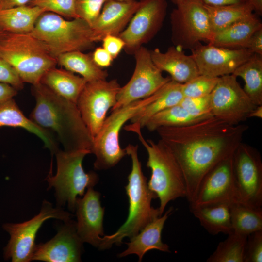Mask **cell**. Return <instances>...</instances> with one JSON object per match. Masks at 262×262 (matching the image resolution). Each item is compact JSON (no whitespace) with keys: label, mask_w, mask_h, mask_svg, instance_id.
<instances>
[{"label":"cell","mask_w":262,"mask_h":262,"mask_svg":"<svg viewBox=\"0 0 262 262\" xmlns=\"http://www.w3.org/2000/svg\"><path fill=\"white\" fill-rule=\"evenodd\" d=\"M30 34L56 59L66 52L89 49L96 43L91 26L85 21L80 18L66 20L50 12L40 16Z\"/></svg>","instance_id":"6"},{"label":"cell","mask_w":262,"mask_h":262,"mask_svg":"<svg viewBox=\"0 0 262 262\" xmlns=\"http://www.w3.org/2000/svg\"><path fill=\"white\" fill-rule=\"evenodd\" d=\"M140 5L131 2L107 0L98 18L91 26L96 42L107 35H118L126 27Z\"/></svg>","instance_id":"20"},{"label":"cell","mask_w":262,"mask_h":262,"mask_svg":"<svg viewBox=\"0 0 262 262\" xmlns=\"http://www.w3.org/2000/svg\"><path fill=\"white\" fill-rule=\"evenodd\" d=\"M233 232L245 235L262 230V208L234 202L229 205Z\"/></svg>","instance_id":"32"},{"label":"cell","mask_w":262,"mask_h":262,"mask_svg":"<svg viewBox=\"0 0 262 262\" xmlns=\"http://www.w3.org/2000/svg\"><path fill=\"white\" fill-rule=\"evenodd\" d=\"M32 93L36 104L30 119L41 128L55 132L64 150H85L91 153L93 138L76 104L40 82L33 85Z\"/></svg>","instance_id":"2"},{"label":"cell","mask_w":262,"mask_h":262,"mask_svg":"<svg viewBox=\"0 0 262 262\" xmlns=\"http://www.w3.org/2000/svg\"><path fill=\"white\" fill-rule=\"evenodd\" d=\"M174 209L170 207L163 215L156 217L146 225L137 234L130 238L126 244L127 248L118 255L119 258L131 254H136L138 262L147 251L156 249L164 252H170L168 246L164 243L161 239V233L164 223Z\"/></svg>","instance_id":"22"},{"label":"cell","mask_w":262,"mask_h":262,"mask_svg":"<svg viewBox=\"0 0 262 262\" xmlns=\"http://www.w3.org/2000/svg\"><path fill=\"white\" fill-rule=\"evenodd\" d=\"M125 149L132 162L128 183L125 187L129 203L128 215L115 232L102 237L99 250L109 249L114 244L121 245L124 238H131L148 223L160 216L158 208H154L151 204L152 200L157 197L148 188L147 178L142 172L138 146L129 144Z\"/></svg>","instance_id":"3"},{"label":"cell","mask_w":262,"mask_h":262,"mask_svg":"<svg viewBox=\"0 0 262 262\" xmlns=\"http://www.w3.org/2000/svg\"><path fill=\"white\" fill-rule=\"evenodd\" d=\"M140 5L125 29L118 35L127 54H134L161 29L167 10L166 0H140Z\"/></svg>","instance_id":"15"},{"label":"cell","mask_w":262,"mask_h":262,"mask_svg":"<svg viewBox=\"0 0 262 262\" xmlns=\"http://www.w3.org/2000/svg\"><path fill=\"white\" fill-rule=\"evenodd\" d=\"M83 243L77 233L76 222L70 219L64 222L51 239L35 245L32 261L81 262Z\"/></svg>","instance_id":"18"},{"label":"cell","mask_w":262,"mask_h":262,"mask_svg":"<svg viewBox=\"0 0 262 262\" xmlns=\"http://www.w3.org/2000/svg\"><path fill=\"white\" fill-rule=\"evenodd\" d=\"M47 11L38 6L25 5L0 9V31L14 33H30L40 16Z\"/></svg>","instance_id":"27"},{"label":"cell","mask_w":262,"mask_h":262,"mask_svg":"<svg viewBox=\"0 0 262 262\" xmlns=\"http://www.w3.org/2000/svg\"><path fill=\"white\" fill-rule=\"evenodd\" d=\"M107 0H75V10L80 18L91 26L99 16Z\"/></svg>","instance_id":"38"},{"label":"cell","mask_w":262,"mask_h":262,"mask_svg":"<svg viewBox=\"0 0 262 262\" xmlns=\"http://www.w3.org/2000/svg\"><path fill=\"white\" fill-rule=\"evenodd\" d=\"M247 236L234 232L220 242L207 262H244Z\"/></svg>","instance_id":"34"},{"label":"cell","mask_w":262,"mask_h":262,"mask_svg":"<svg viewBox=\"0 0 262 262\" xmlns=\"http://www.w3.org/2000/svg\"><path fill=\"white\" fill-rule=\"evenodd\" d=\"M0 56L15 69L23 82H40L43 75L57 65L44 44L30 33L2 32L0 35Z\"/></svg>","instance_id":"5"},{"label":"cell","mask_w":262,"mask_h":262,"mask_svg":"<svg viewBox=\"0 0 262 262\" xmlns=\"http://www.w3.org/2000/svg\"><path fill=\"white\" fill-rule=\"evenodd\" d=\"M171 40L180 49L192 50L202 42L209 43L213 32L204 5L190 0L176 5L170 14Z\"/></svg>","instance_id":"10"},{"label":"cell","mask_w":262,"mask_h":262,"mask_svg":"<svg viewBox=\"0 0 262 262\" xmlns=\"http://www.w3.org/2000/svg\"><path fill=\"white\" fill-rule=\"evenodd\" d=\"M0 82L8 84L17 90H21L24 82L15 69L0 56Z\"/></svg>","instance_id":"40"},{"label":"cell","mask_w":262,"mask_h":262,"mask_svg":"<svg viewBox=\"0 0 262 262\" xmlns=\"http://www.w3.org/2000/svg\"><path fill=\"white\" fill-rule=\"evenodd\" d=\"M257 117L262 118V105L257 106L250 113L248 118Z\"/></svg>","instance_id":"48"},{"label":"cell","mask_w":262,"mask_h":262,"mask_svg":"<svg viewBox=\"0 0 262 262\" xmlns=\"http://www.w3.org/2000/svg\"><path fill=\"white\" fill-rule=\"evenodd\" d=\"M90 153L85 150L58 149L55 152L56 173L54 175L49 173L46 180L48 189L54 188L56 206L62 207L67 203L69 210L75 212L78 196H82L86 188L93 187L98 182L96 173H86L82 167L83 158Z\"/></svg>","instance_id":"7"},{"label":"cell","mask_w":262,"mask_h":262,"mask_svg":"<svg viewBox=\"0 0 262 262\" xmlns=\"http://www.w3.org/2000/svg\"><path fill=\"white\" fill-rule=\"evenodd\" d=\"M57 64L73 73L80 74L87 82L106 80L107 72L96 65L92 55L81 51H72L59 55Z\"/></svg>","instance_id":"29"},{"label":"cell","mask_w":262,"mask_h":262,"mask_svg":"<svg viewBox=\"0 0 262 262\" xmlns=\"http://www.w3.org/2000/svg\"><path fill=\"white\" fill-rule=\"evenodd\" d=\"M75 0H31L28 5L38 6L71 19L79 18L75 10Z\"/></svg>","instance_id":"36"},{"label":"cell","mask_w":262,"mask_h":262,"mask_svg":"<svg viewBox=\"0 0 262 262\" xmlns=\"http://www.w3.org/2000/svg\"><path fill=\"white\" fill-rule=\"evenodd\" d=\"M183 98L182 83L171 79L161 88L158 95L137 113L130 121L131 123L139 125L142 129L152 116L165 109L179 104Z\"/></svg>","instance_id":"28"},{"label":"cell","mask_w":262,"mask_h":262,"mask_svg":"<svg viewBox=\"0 0 262 262\" xmlns=\"http://www.w3.org/2000/svg\"><path fill=\"white\" fill-rule=\"evenodd\" d=\"M120 87L116 79L99 80L87 82L81 93L76 105L93 139L115 104Z\"/></svg>","instance_id":"12"},{"label":"cell","mask_w":262,"mask_h":262,"mask_svg":"<svg viewBox=\"0 0 262 262\" xmlns=\"http://www.w3.org/2000/svg\"><path fill=\"white\" fill-rule=\"evenodd\" d=\"M124 129L136 133L147 151V166L151 171L147 184L159 199L158 209L161 216L170 201L186 197V183L182 171L170 149L162 140L157 142L146 140L142 135L141 127L136 124L126 125Z\"/></svg>","instance_id":"4"},{"label":"cell","mask_w":262,"mask_h":262,"mask_svg":"<svg viewBox=\"0 0 262 262\" xmlns=\"http://www.w3.org/2000/svg\"><path fill=\"white\" fill-rule=\"evenodd\" d=\"M236 202L262 206V162L258 151L241 142L232 154Z\"/></svg>","instance_id":"11"},{"label":"cell","mask_w":262,"mask_h":262,"mask_svg":"<svg viewBox=\"0 0 262 262\" xmlns=\"http://www.w3.org/2000/svg\"><path fill=\"white\" fill-rule=\"evenodd\" d=\"M17 93V90L12 86L0 82V102L13 98Z\"/></svg>","instance_id":"44"},{"label":"cell","mask_w":262,"mask_h":262,"mask_svg":"<svg viewBox=\"0 0 262 262\" xmlns=\"http://www.w3.org/2000/svg\"><path fill=\"white\" fill-rule=\"evenodd\" d=\"M161 89L148 97L112 111L93 139L91 153L96 157L94 163L95 169L102 170L111 168L127 154L125 149L122 148L120 145L121 129L126 122L158 95Z\"/></svg>","instance_id":"8"},{"label":"cell","mask_w":262,"mask_h":262,"mask_svg":"<svg viewBox=\"0 0 262 262\" xmlns=\"http://www.w3.org/2000/svg\"><path fill=\"white\" fill-rule=\"evenodd\" d=\"M87 82L82 77L56 66L49 69L40 82L58 96L75 104Z\"/></svg>","instance_id":"25"},{"label":"cell","mask_w":262,"mask_h":262,"mask_svg":"<svg viewBox=\"0 0 262 262\" xmlns=\"http://www.w3.org/2000/svg\"><path fill=\"white\" fill-rule=\"evenodd\" d=\"M247 1L252 5L255 14L262 16V0H247Z\"/></svg>","instance_id":"47"},{"label":"cell","mask_w":262,"mask_h":262,"mask_svg":"<svg viewBox=\"0 0 262 262\" xmlns=\"http://www.w3.org/2000/svg\"><path fill=\"white\" fill-rule=\"evenodd\" d=\"M262 262V230L254 232L247 237L244 262Z\"/></svg>","instance_id":"39"},{"label":"cell","mask_w":262,"mask_h":262,"mask_svg":"<svg viewBox=\"0 0 262 262\" xmlns=\"http://www.w3.org/2000/svg\"><path fill=\"white\" fill-rule=\"evenodd\" d=\"M118 0V1H126V2H131V1H136L137 0Z\"/></svg>","instance_id":"50"},{"label":"cell","mask_w":262,"mask_h":262,"mask_svg":"<svg viewBox=\"0 0 262 262\" xmlns=\"http://www.w3.org/2000/svg\"><path fill=\"white\" fill-rule=\"evenodd\" d=\"M92 56L96 65L101 68L111 66L114 59L102 47L97 48L92 53Z\"/></svg>","instance_id":"42"},{"label":"cell","mask_w":262,"mask_h":262,"mask_svg":"<svg viewBox=\"0 0 262 262\" xmlns=\"http://www.w3.org/2000/svg\"><path fill=\"white\" fill-rule=\"evenodd\" d=\"M210 96L213 115L231 125L246 121L257 106L233 74L219 77Z\"/></svg>","instance_id":"14"},{"label":"cell","mask_w":262,"mask_h":262,"mask_svg":"<svg viewBox=\"0 0 262 262\" xmlns=\"http://www.w3.org/2000/svg\"><path fill=\"white\" fill-rule=\"evenodd\" d=\"M204 5L209 6H222L243 3L247 0H198Z\"/></svg>","instance_id":"45"},{"label":"cell","mask_w":262,"mask_h":262,"mask_svg":"<svg viewBox=\"0 0 262 262\" xmlns=\"http://www.w3.org/2000/svg\"><path fill=\"white\" fill-rule=\"evenodd\" d=\"M171 2L175 4L176 5H177L178 4H180L181 3H183L184 2L190 0H170Z\"/></svg>","instance_id":"49"},{"label":"cell","mask_w":262,"mask_h":262,"mask_svg":"<svg viewBox=\"0 0 262 262\" xmlns=\"http://www.w3.org/2000/svg\"><path fill=\"white\" fill-rule=\"evenodd\" d=\"M219 77L199 75L182 84L184 97H198L211 94L216 86Z\"/></svg>","instance_id":"35"},{"label":"cell","mask_w":262,"mask_h":262,"mask_svg":"<svg viewBox=\"0 0 262 262\" xmlns=\"http://www.w3.org/2000/svg\"><path fill=\"white\" fill-rule=\"evenodd\" d=\"M191 51L199 74L213 77L232 74L254 54L247 49H229L202 43Z\"/></svg>","instance_id":"16"},{"label":"cell","mask_w":262,"mask_h":262,"mask_svg":"<svg viewBox=\"0 0 262 262\" xmlns=\"http://www.w3.org/2000/svg\"><path fill=\"white\" fill-rule=\"evenodd\" d=\"M2 32V31H0V35L1 34Z\"/></svg>","instance_id":"51"},{"label":"cell","mask_w":262,"mask_h":262,"mask_svg":"<svg viewBox=\"0 0 262 262\" xmlns=\"http://www.w3.org/2000/svg\"><path fill=\"white\" fill-rule=\"evenodd\" d=\"M230 204L225 202L204 206L190 205V210L210 234L223 233L228 235L233 232Z\"/></svg>","instance_id":"26"},{"label":"cell","mask_w":262,"mask_h":262,"mask_svg":"<svg viewBox=\"0 0 262 262\" xmlns=\"http://www.w3.org/2000/svg\"><path fill=\"white\" fill-rule=\"evenodd\" d=\"M232 74L243 79L246 94L256 105H262V56L253 54Z\"/></svg>","instance_id":"30"},{"label":"cell","mask_w":262,"mask_h":262,"mask_svg":"<svg viewBox=\"0 0 262 262\" xmlns=\"http://www.w3.org/2000/svg\"><path fill=\"white\" fill-rule=\"evenodd\" d=\"M150 54L156 67L169 73L171 79L177 82L184 83L200 75L192 56L174 45L164 52L156 48L150 50Z\"/></svg>","instance_id":"21"},{"label":"cell","mask_w":262,"mask_h":262,"mask_svg":"<svg viewBox=\"0 0 262 262\" xmlns=\"http://www.w3.org/2000/svg\"><path fill=\"white\" fill-rule=\"evenodd\" d=\"M31 0H0V9L28 5Z\"/></svg>","instance_id":"46"},{"label":"cell","mask_w":262,"mask_h":262,"mask_svg":"<svg viewBox=\"0 0 262 262\" xmlns=\"http://www.w3.org/2000/svg\"><path fill=\"white\" fill-rule=\"evenodd\" d=\"M19 127L35 134L44 143L52 154L58 150L50 132L27 118L13 98L0 102V128L4 127Z\"/></svg>","instance_id":"24"},{"label":"cell","mask_w":262,"mask_h":262,"mask_svg":"<svg viewBox=\"0 0 262 262\" xmlns=\"http://www.w3.org/2000/svg\"><path fill=\"white\" fill-rule=\"evenodd\" d=\"M135 66L129 81L118 92L116 102L111 111L132 102L149 97L169 82L170 77H164L153 63L150 50L141 47L133 54Z\"/></svg>","instance_id":"13"},{"label":"cell","mask_w":262,"mask_h":262,"mask_svg":"<svg viewBox=\"0 0 262 262\" xmlns=\"http://www.w3.org/2000/svg\"><path fill=\"white\" fill-rule=\"evenodd\" d=\"M203 5L208 15L213 33L254 13V9L248 1L222 6Z\"/></svg>","instance_id":"31"},{"label":"cell","mask_w":262,"mask_h":262,"mask_svg":"<svg viewBox=\"0 0 262 262\" xmlns=\"http://www.w3.org/2000/svg\"><path fill=\"white\" fill-rule=\"evenodd\" d=\"M246 49L254 54L262 56V28L252 34L247 43Z\"/></svg>","instance_id":"43"},{"label":"cell","mask_w":262,"mask_h":262,"mask_svg":"<svg viewBox=\"0 0 262 262\" xmlns=\"http://www.w3.org/2000/svg\"><path fill=\"white\" fill-rule=\"evenodd\" d=\"M100 193L93 187L87 188L82 197L77 198L75 212L77 233L83 243L98 249L104 235V208L100 202Z\"/></svg>","instance_id":"19"},{"label":"cell","mask_w":262,"mask_h":262,"mask_svg":"<svg viewBox=\"0 0 262 262\" xmlns=\"http://www.w3.org/2000/svg\"><path fill=\"white\" fill-rule=\"evenodd\" d=\"M262 28V23L257 15L254 13L214 33L207 44L229 49H246L252 34Z\"/></svg>","instance_id":"23"},{"label":"cell","mask_w":262,"mask_h":262,"mask_svg":"<svg viewBox=\"0 0 262 262\" xmlns=\"http://www.w3.org/2000/svg\"><path fill=\"white\" fill-rule=\"evenodd\" d=\"M188 113L197 117L205 119L213 116L210 94L198 97H184L179 103Z\"/></svg>","instance_id":"37"},{"label":"cell","mask_w":262,"mask_h":262,"mask_svg":"<svg viewBox=\"0 0 262 262\" xmlns=\"http://www.w3.org/2000/svg\"><path fill=\"white\" fill-rule=\"evenodd\" d=\"M73 215L62 207H53L45 200L38 214L20 223H6L2 228L10 235V239L3 249L5 260L12 262H29L35 246V240L39 229L47 220L54 218L66 222Z\"/></svg>","instance_id":"9"},{"label":"cell","mask_w":262,"mask_h":262,"mask_svg":"<svg viewBox=\"0 0 262 262\" xmlns=\"http://www.w3.org/2000/svg\"><path fill=\"white\" fill-rule=\"evenodd\" d=\"M102 47L107 51L114 59L124 49L125 43L119 36L113 35L105 36L101 41Z\"/></svg>","instance_id":"41"},{"label":"cell","mask_w":262,"mask_h":262,"mask_svg":"<svg viewBox=\"0 0 262 262\" xmlns=\"http://www.w3.org/2000/svg\"><path fill=\"white\" fill-rule=\"evenodd\" d=\"M202 119H203L190 114L178 104L154 115L147 121L144 127L150 131H153L161 127L184 126Z\"/></svg>","instance_id":"33"},{"label":"cell","mask_w":262,"mask_h":262,"mask_svg":"<svg viewBox=\"0 0 262 262\" xmlns=\"http://www.w3.org/2000/svg\"><path fill=\"white\" fill-rule=\"evenodd\" d=\"M248 128L246 125H231L213 116L186 125L156 130L181 168L190 203L205 175L232 155Z\"/></svg>","instance_id":"1"},{"label":"cell","mask_w":262,"mask_h":262,"mask_svg":"<svg viewBox=\"0 0 262 262\" xmlns=\"http://www.w3.org/2000/svg\"><path fill=\"white\" fill-rule=\"evenodd\" d=\"M234 202H236V197L231 155L217 164L205 175L190 205Z\"/></svg>","instance_id":"17"}]
</instances>
